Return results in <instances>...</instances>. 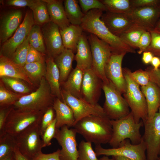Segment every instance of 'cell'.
Here are the masks:
<instances>
[{"label": "cell", "mask_w": 160, "mask_h": 160, "mask_svg": "<svg viewBox=\"0 0 160 160\" xmlns=\"http://www.w3.org/2000/svg\"><path fill=\"white\" fill-rule=\"evenodd\" d=\"M33 14L27 12L22 22L13 35L1 45L0 55L10 59L17 48L24 41L35 24Z\"/></svg>", "instance_id": "13"}, {"label": "cell", "mask_w": 160, "mask_h": 160, "mask_svg": "<svg viewBox=\"0 0 160 160\" xmlns=\"http://www.w3.org/2000/svg\"><path fill=\"white\" fill-rule=\"evenodd\" d=\"M128 69L127 68H123L127 83L126 90L123 94L124 97L130 109L135 121L138 123L142 120L144 122L148 118L145 98L140 86L130 76Z\"/></svg>", "instance_id": "5"}, {"label": "cell", "mask_w": 160, "mask_h": 160, "mask_svg": "<svg viewBox=\"0 0 160 160\" xmlns=\"http://www.w3.org/2000/svg\"><path fill=\"white\" fill-rule=\"evenodd\" d=\"M63 44L65 48L76 52L79 39L83 33L80 25L70 24L62 30H60Z\"/></svg>", "instance_id": "29"}, {"label": "cell", "mask_w": 160, "mask_h": 160, "mask_svg": "<svg viewBox=\"0 0 160 160\" xmlns=\"http://www.w3.org/2000/svg\"><path fill=\"white\" fill-rule=\"evenodd\" d=\"M39 83L36 91L22 96L13 105V108L44 113L49 108L52 107L55 100L45 77Z\"/></svg>", "instance_id": "4"}, {"label": "cell", "mask_w": 160, "mask_h": 160, "mask_svg": "<svg viewBox=\"0 0 160 160\" xmlns=\"http://www.w3.org/2000/svg\"><path fill=\"white\" fill-rule=\"evenodd\" d=\"M112 53L105 67L106 76L109 81L121 94L125 92L127 83L123 74L122 63L126 54Z\"/></svg>", "instance_id": "15"}, {"label": "cell", "mask_w": 160, "mask_h": 160, "mask_svg": "<svg viewBox=\"0 0 160 160\" xmlns=\"http://www.w3.org/2000/svg\"><path fill=\"white\" fill-rule=\"evenodd\" d=\"M103 83L101 79L92 69L84 71L81 86L82 98L92 105L98 104Z\"/></svg>", "instance_id": "16"}, {"label": "cell", "mask_w": 160, "mask_h": 160, "mask_svg": "<svg viewBox=\"0 0 160 160\" xmlns=\"http://www.w3.org/2000/svg\"><path fill=\"white\" fill-rule=\"evenodd\" d=\"M1 78L4 84L15 92L21 94L30 93V89L23 80L7 76H3Z\"/></svg>", "instance_id": "37"}, {"label": "cell", "mask_w": 160, "mask_h": 160, "mask_svg": "<svg viewBox=\"0 0 160 160\" xmlns=\"http://www.w3.org/2000/svg\"><path fill=\"white\" fill-rule=\"evenodd\" d=\"M15 160H29L23 155L16 147L14 151Z\"/></svg>", "instance_id": "54"}, {"label": "cell", "mask_w": 160, "mask_h": 160, "mask_svg": "<svg viewBox=\"0 0 160 160\" xmlns=\"http://www.w3.org/2000/svg\"><path fill=\"white\" fill-rule=\"evenodd\" d=\"M128 72L131 78L141 87L147 85L150 81L149 73L146 70L139 69L132 72L129 69Z\"/></svg>", "instance_id": "42"}, {"label": "cell", "mask_w": 160, "mask_h": 160, "mask_svg": "<svg viewBox=\"0 0 160 160\" xmlns=\"http://www.w3.org/2000/svg\"><path fill=\"white\" fill-rule=\"evenodd\" d=\"M1 83L0 85V107L13 105L22 96L12 92Z\"/></svg>", "instance_id": "39"}, {"label": "cell", "mask_w": 160, "mask_h": 160, "mask_svg": "<svg viewBox=\"0 0 160 160\" xmlns=\"http://www.w3.org/2000/svg\"><path fill=\"white\" fill-rule=\"evenodd\" d=\"M145 70L149 73L150 81L160 88V68L155 70L153 68L148 67Z\"/></svg>", "instance_id": "52"}, {"label": "cell", "mask_w": 160, "mask_h": 160, "mask_svg": "<svg viewBox=\"0 0 160 160\" xmlns=\"http://www.w3.org/2000/svg\"><path fill=\"white\" fill-rule=\"evenodd\" d=\"M76 133L75 129H69L66 125L56 129L54 138L61 147L60 153V160H78Z\"/></svg>", "instance_id": "14"}, {"label": "cell", "mask_w": 160, "mask_h": 160, "mask_svg": "<svg viewBox=\"0 0 160 160\" xmlns=\"http://www.w3.org/2000/svg\"><path fill=\"white\" fill-rule=\"evenodd\" d=\"M154 29L160 31V17L157 21Z\"/></svg>", "instance_id": "59"}, {"label": "cell", "mask_w": 160, "mask_h": 160, "mask_svg": "<svg viewBox=\"0 0 160 160\" xmlns=\"http://www.w3.org/2000/svg\"><path fill=\"white\" fill-rule=\"evenodd\" d=\"M146 102L148 113L147 120L150 121L160 108V88L150 81L146 86L141 87Z\"/></svg>", "instance_id": "21"}, {"label": "cell", "mask_w": 160, "mask_h": 160, "mask_svg": "<svg viewBox=\"0 0 160 160\" xmlns=\"http://www.w3.org/2000/svg\"><path fill=\"white\" fill-rule=\"evenodd\" d=\"M143 122L142 140L146 147L147 160H156L160 156V108L151 120Z\"/></svg>", "instance_id": "9"}, {"label": "cell", "mask_w": 160, "mask_h": 160, "mask_svg": "<svg viewBox=\"0 0 160 160\" xmlns=\"http://www.w3.org/2000/svg\"><path fill=\"white\" fill-rule=\"evenodd\" d=\"M103 12L101 10L95 9L85 14L80 25L83 31L95 35L107 43L111 48L112 53H135V49L108 29L101 19Z\"/></svg>", "instance_id": "1"}, {"label": "cell", "mask_w": 160, "mask_h": 160, "mask_svg": "<svg viewBox=\"0 0 160 160\" xmlns=\"http://www.w3.org/2000/svg\"><path fill=\"white\" fill-rule=\"evenodd\" d=\"M149 31L151 34V41L145 51L150 52L154 55L160 57V31L154 29Z\"/></svg>", "instance_id": "41"}, {"label": "cell", "mask_w": 160, "mask_h": 160, "mask_svg": "<svg viewBox=\"0 0 160 160\" xmlns=\"http://www.w3.org/2000/svg\"><path fill=\"white\" fill-rule=\"evenodd\" d=\"M101 19L109 31L118 37L135 23L128 14L108 11L103 13Z\"/></svg>", "instance_id": "19"}, {"label": "cell", "mask_w": 160, "mask_h": 160, "mask_svg": "<svg viewBox=\"0 0 160 160\" xmlns=\"http://www.w3.org/2000/svg\"><path fill=\"white\" fill-rule=\"evenodd\" d=\"M74 57V52L71 50L65 48L54 58L59 71L60 84L67 80L72 71V64Z\"/></svg>", "instance_id": "28"}, {"label": "cell", "mask_w": 160, "mask_h": 160, "mask_svg": "<svg viewBox=\"0 0 160 160\" xmlns=\"http://www.w3.org/2000/svg\"><path fill=\"white\" fill-rule=\"evenodd\" d=\"M76 67L83 71L92 69V57L88 38L83 33L78 43L74 59Z\"/></svg>", "instance_id": "22"}, {"label": "cell", "mask_w": 160, "mask_h": 160, "mask_svg": "<svg viewBox=\"0 0 160 160\" xmlns=\"http://www.w3.org/2000/svg\"><path fill=\"white\" fill-rule=\"evenodd\" d=\"M112 157H113L114 160H132L126 157L121 156H115Z\"/></svg>", "instance_id": "56"}, {"label": "cell", "mask_w": 160, "mask_h": 160, "mask_svg": "<svg viewBox=\"0 0 160 160\" xmlns=\"http://www.w3.org/2000/svg\"><path fill=\"white\" fill-rule=\"evenodd\" d=\"M111 158H109L108 156H103L99 159V160H114V158L112 157Z\"/></svg>", "instance_id": "58"}, {"label": "cell", "mask_w": 160, "mask_h": 160, "mask_svg": "<svg viewBox=\"0 0 160 160\" xmlns=\"http://www.w3.org/2000/svg\"><path fill=\"white\" fill-rule=\"evenodd\" d=\"M107 11L116 13L128 14L132 7L129 0H103Z\"/></svg>", "instance_id": "35"}, {"label": "cell", "mask_w": 160, "mask_h": 160, "mask_svg": "<svg viewBox=\"0 0 160 160\" xmlns=\"http://www.w3.org/2000/svg\"><path fill=\"white\" fill-rule=\"evenodd\" d=\"M29 46L28 35L17 48L10 59L15 63L23 67L26 63Z\"/></svg>", "instance_id": "38"}, {"label": "cell", "mask_w": 160, "mask_h": 160, "mask_svg": "<svg viewBox=\"0 0 160 160\" xmlns=\"http://www.w3.org/2000/svg\"><path fill=\"white\" fill-rule=\"evenodd\" d=\"M13 108V105L0 107V136L5 133L4 128L6 122L9 114Z\"/></svg>", "instance_id": "48"}, {"label": "cell", "mask_w": 160, "mask_h": 160, "mask_svg": "<svg viewBox=\"0 0 160 160\" xmlns=\"http://www.w3.org/2000/svg\"><path fill=\"white\" fill-rule=\"evenodd\" d=\"M112 128L111 139L109 143L112 148L118 147L124 140H129L133 144H137L141 142L142 136L140 130L144 126L143 121L141 120L136 122L130 111L127 115L117 120H111Z\"/></svg>", "instance_id": "3"}, {"label": "cell", "mask_w": 160, "mask_h": 160, "mask_svg": "<svg viewBox=\"0 0 160 160\" xmlns=\"http://www.w3.org/2000/svg\"><path fill=\"white\" fill-rule=\"evenodd\" d=\"M37 0H9L6 4L9 6L18 7H28L30 9Z\"/></svg>", "instance_id": "50"}, {"label": "cell", "mask_w": 160, "mask_h": 160, "mask_svg": "<svg viewBox=\"0 0 160 160\" xmlns=\"http://www.w3.org/2000/svg\"><path fill=\"white\" fill-rule=\"evenodd\" d=\"M54 111L52 107H51L47 109L44 113L39 124L41 137L46 128L55 118Z\"/></svg>", "instance_id": "45"}, {"label": "cell", "mask_w": 160, "mask_h": 160, "mask_svg": "<svg viewBox=\"0 0 160 160\" xmlns=\"http://www.w3.org/2000/svg\"><path fill=\"white\" fill-rule=\"evenodd\" d=\"M84 71L76 66L67 80L61 84L62 89L78 98H82L81 86Z\"/></svg>", "instance_id": "27"}, {"label": "cell", "mask_w": 160, "mask_h": 160, "mask_svg": "<svg viewBox=\"0 0 160 160\" xmlns=\"http://www.w3.org/2000/svg\"><path fill=\"white\" fill-rule=\"evenodd\" d=\"M56 119L55 118L47 127L41 137L43 147L51 145L52 140L54 137L56 129Z\"/></svg>", "instance_id": "44"}, {"label": "cell", "mask_w": 160, "mask_h": 160, "mask_svg": "<svg viewBox=\"0 0 160 160\" xmlns=\"http://www.w3.org/2000/svg\"><path fill=\"white\" fill-rule=\"evenodd\" d=\"M15 137L20 152L29 160L42 152L43 147L39 124L32 125Z\"/></svg>", "instance_id": "10"}, {"label": "cell", "mask_w": 160, "mask_h": 160, "mask_svg": "<svg viewBox=\"0 0 160 160\" xmlns=\"http://www.w3.org/2000/svg\"><path fill=\"white\" fill-rule=\"evenodd\" d=\"M47 4L51 21L56 24L60 30L70 25L65 10L63 1L57 0H44Z\"/></svg>", "instance_id": "24"}, {"label": "cell", "mask_w": 160, "mask_h": 160, "mask_svg": "<svg viewBox=\"0 0 160 160\" xmlns=\"http://www.w3.org/2000/svg\"><path fill=\"white\" fill-rule=\"evenodd\" d=\"M23 68L32 83L38 81L40 82L41 79L45 76L46 72L45 61L26 63Z\"/></svg>", "instance_id": "32"}, {"label": "cell", "mask_w": 160, "mask_h": 160, "mask_svg": "<svg viewBox=\"0 0 160 160\" xmlns=\"http://www.w3.org/2000/svg\"><path fill=\"white\" fill-rule=\"evenodd\" d=\"M44 113L13 108L6 121L4 132L15 137L32 125L39 124Z\"/></svg>", "instance_id": "7"}, {"label": "cell", "mask_w": 160, "mask_h": 160, "mask_svg": "<svg viewBox=\"0 0 160 160\" xmlns=\"http://www.w3.org/2000/svg\"><path fill=\"white\" fill-rule=\"evenodd\" d=\"M146 147L143 141L137 144H132L129 139L122 142L116 148H105L101 145H96L95 152L97 156H121L132 160H147Z\"/></svg>", "instance_id": "11"}, {"label": "cell", "mask_w": 160, "mask_h": 160, "mask_svg": "<svg viewBox=\"0 0 160 160\" xmlns=\"http://www.w3.org/2000/svg\"><path fill=\"white\" fill-rule=\"evenodd\" d=\"M28 36L30 45L44 54L47 53L42 32L39 25L34 24L30 31Z\"/></svg>", "instance_id": "34"}, {"label": "cell", "mask_w": 160, "mask_h": 160, "mask_svg": "<svg viewBox=\"0 0 160 160\" xmlns=\"http://www.w3.org/2000/svg\"><path fill=\"white\" fill-rule=\"evenodd\" d=\"M61 92V100L67 104L73 111L75 124L83 118L90 115H106L103 107L98 104L92 105L83 98L75 97L62 89Z\"/></svg>", "instance_id": "12"}, {"label": "cell", "mask_w": 160, "mask_h": 160, "mask_svg": "<svg viewBox=\"0 0 160 160\" xmlns=\"http://www.w3.org/2000/svg\"><path fill=\"white\" fill-rule=\"evenodd\" d=\"M78 151V160H99L90 142L82 140L79 144Z\"/></svg>", "instance_id": "40"}, {"label": "cell", "mask_w": 160, "mask_h": 160, "mask_svg": "<svg viewBox=\"0 0 160 160\" xmlns=\"http://www.w3.org/2000/svg\"><path fill=\"white\" fill-rule=\"evenodd\" d=\"M47 57L54 59L65 49L59 27L52 21L42 25L41 28Z\"/></svg>", "instance_id": "17"}, {"label": "cell", "mask_w": 160, "mask_h": 160, "mask_svg": "<svg viewBox=\"0 0 160 160\" xmlns=\"http://www.w3.org/2000/svg\"><path fill=\"white\" fill-rule=\"evenodd\" d=\"M3 76L18 79L31 85L33 84L23 66L15 63L9 58L0 55V77L1 78Z\"/></svg>", "instance_id": "23"}, {"label": "cell", "mask_w": 160, "mask_h": 160, "mask_svg": "<svg viewBox=\"0 0 160 160\" xmlns=\"http://www.w3.org/2000/svg\"><path fill=\"white\" fill-rule=\"evenodd\" d=\"M102 90L105 98L103 108L110 119H119L130 113V108L124 98L111 82H103Z\"/></svg>", "instance_id": "6"}, {"label": "cell", "mask_w": 160, "mask_h": 160, "mask_svg": "<svg viewBox=\"0 0 160 160\" xmlns=\"http://www.w3.org/2000/svg\"><path fill=\"white\" fill-rule=\"evenodd\" d=\"M30 9L32 11L35 24L42 25L51 21L47 4L44 0H37Z\"/></svg>", "instance_id": "33"}, {"label": "cell", "mask_w": 160, "mask_h": 160, "mask_svg": "<svg viewBox=\"0 0 160 160\" xmlns=\"http://www.w3.org/2000/svg\"><path fill=\"white\" fill-rule=\"evenodd\" d=\"M44 55L34 49L29 44L26 64L45 61Z\"/></svg>", "instance_id": "47"}, {"label": "cell", "mask_w": 160, "mask_h": 160, "mask_svg": "<svg viewBox=\"0 0 160 160\" xmlns=\"http://www.w3.org/2000/svg\"><path fill=\"white\" fill-rule=\"evenodd\" d=\"M46 72L45 78L51 89L52 95L62 99L61 88L60 82V74L54 59L47 57L45 60Z\"/></svg>", "instance_id": "26"}, {"label": "cell", "mask_w": 160, "mask_h": 160, "mask_svg": "<svg viewBox=\"0 0 160 160\" xmlns=\"http://www.w3.org/2000/svg\"><path fill=\"white\" fill-rule=\"evenodd\" d=\"M146 30L135 23L119 36L126 44L133 49H137L138 44L143 33Z\"/></svg>", "instance_id": "31"}, {"label": "cell", "mask_w": 160, "mask_h": 160, "mask_svg": "<svg viewBox=\"0 0 160 160\" xmlns=\"http://www.w3.org/2000/svg\"><path fill=\"white\" fill-rule=\"evenodd\" d=\"M88 40L92 57V69L101 79L104 83L109 81L105 73V67L112 54L109 44L95 35L90 33Z\"/></svg>", "instance_id": "8"}, {"label": "cell", "mask_w": 160, "mask_h": 160, "mask_svg": "<svg viewBox=\"0 0 160 160\" xmlns=\"http://www.w3.org/2000/svg\"><path fill=\"white\" fill-rule=\"evenodd\" d=\"M60 149L52 153L44 154L41 152L33 157L31 160H60Z\"/></svg>", "instance_id": "49"}, {"label": "cell", "mask_w": 160, "mask_h": 160, "mask_svg": "<svg viewBox=\"0 0 160 160\" xmlns=\"http://www.w3.org/2000/svg\"><path fill=\"white\" fill-rule=\"evenodd\" d=\"M155 70H157L160 67V58L154 56L150 63Z\"/></svg>", "instance_id": "55"}, {"label": "cell", "mask_w": 160, "mask_h": 160, "mask_svg": "<svg viewBox=\"0 0 160 160\" xmlns=\"http://www.w3.org/2000/svg\"><path fill=\"white\" fill-rule=\"evenodd\" d=\"M159 6H160V4H159Z\"/></svg>", "instance_id": "61"}, {"label": "cell", "mask_w": 160, "mask_h": 160, "mask_svg": "<svg viewBox=\"0 0 160 160\" xmlns=\"http://www.w3.org/2000/svg\"><path fill=\"white\" fill-rule=\"evenodd\" d=\"M159 4L132 8L128 14L134 23L140 25L146 31H149L154 28L160 17Z\"/></svg>", "instance_id": "18"}, {"label": "cell", "mask_w": 160, "mask_h": 160, "mask_svg": "<svg viewBox=\"0 0 160 160\" xmlns=\"http://www.w3.org/2000/svg\"><path fill=\"white\" fill-rule=\"evenodd\" d=\"M110 119L106 115H90L77 122L73 127L87 141L95 145L109 143L112 135Z\"/></svg>", "instance_id": "2"}, {"label": "cell", "mask_w": 160, "mask_h": 160, "mask_svg": "<svg viewBox=\"0 0 160 160\" xmlns=\"http://www.w3.org/2000/svg\"><path fill=\"white\" fill-rule=\"evenodd\" d=\"M132 8L143 7L159 5L160 0H130Z\"/></svg>", "instance_id": "51"}, {"label": "cell", "mask_w": 160, "mask_h": 160, "mask_svg": "<svg viewBox=\"0 0 160 160\" xmlns=\"http://www.w3.org/2000/svg\"><path fill=\"white\" fill-rule=\"evenodd\" d=\"M0 160H15L14 152L13 153Z\"/></svg>", "instance_id": "57"}, {"label": "cell", "mask_w": 160, "mask_h": 160, "mask_svg": "<svg viewBox=\"0 0 160 160\" xmlns=\"http://www.w3.org/2000/svg\"><path fill=\"white\" fill-rule=\"evenodd\" d=\"M17 147L15 137L7 133L0 136V160L13 153Z\"/></svg>", "instance_id": "36"}, {"label": "cell", "mask_w": 160, "mask_h": 160, "mask_svg": "<svg viewBox=\"0 0 160 160\" xmlns=\"http://www.w3.org/2000/svg\"><path fill=\"white\" fill-rule=\"evenodd\" d=\"M78 1L83 13L84 14L91 10L95 9L107 11L105 5L100 0H79Z\"/></svg>", "instance_id": "43"}, {"label": "cell", "mask_w": 160, "mask_h": 160, "mask_svg": "<svg viewBox=\"0 0 160 160\" xmlns=\"http://www.w3.org/2000/svg\"><path fill=\"white\" fill-rule=\"evenodd\" d=\"M22 13L19 9L11 10L4 14L0 21V42L1 45L12 37L20 25Z\"/></svg>", "instance_id": "20"}, {"label": "cell", "mask_w": 160, "mask_h": 160, "mask_svg": "<svg viewBox=\"0 0 160 160\" xmlns=\"http://www.w3.org/2000/svg\"><path fill=\"white\" fill-rule=\"evenodd\" d=\"M156 160H160V156Z\"/></svg>", "instance_id": "60"}, {"label": "cell", "mask_w": 160, "mask_h": 160, "mask_svg": "<svg viewBox=\"0 0 160 160\" xmlns=\"http://www.w3.org/2000/svg\"><path fill=\"white\" fill-rule=\"evenodd\" d=\"M151 41V36L150 32L145 31L141 35L138 44V54H140L145 51L150 45Z\"/></svg>", "instance_id": "46"}, {"label": "cell", "mask_w": 160, "mask_h": 160, "mask_svg": "<svg viewBox=\"0 0 160 160\" xmlns=\"http://www.w3.org/2000/svg\"><path fill=\"white\" fill-rule=\"evenodd\" d=\"M52 107L55 112L56 129L65 125L69 128L73 127L75 124L73 112L67 104L57 98L54 100Z\"/></svg>", "instance_id": "25"}, {"label": "cell", "mask_w": 160, "mask_h": 160, "mask_svg": "<svg viewBox=\"0 0 160 160\" xmlns=\"http://www.w3.org/2000/svg\"><path fill=\"white\" fill-rule=\"evenodd\" d=\"M64 2L66 16L71 24L80 25L85 14L81 11L78 1L65 0Z\"/></svg>", "instance_id": "30"}, {"label": "cell", "mask_w": 160, "mask_h": 160, "mask_svg": "<svg viewBox=\"0 0 160 160\" xmlns=\"http://www.w3.org/2000/svg\"><path fill=\"white\" fill-rule=\"evenodd\" d=\"M153 54L150 52L145 51L143 53L142 61L145 64L150 63L154 57Z\"/></svg>", "instance_id": "53"}]
</instances>
